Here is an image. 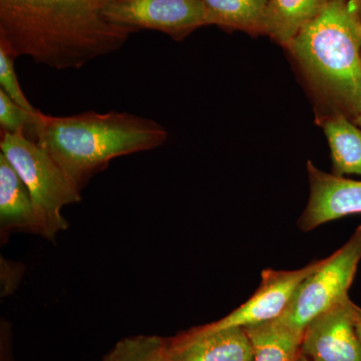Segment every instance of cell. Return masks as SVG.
Listing matches in <instances>:
<instances>
[{
    "label": "cell",
    "mask_w": 361,
    "mask_h": 361,
    "mask_svg": "<svg viewBox=\"0 0 361 361\" xmlns=\"http://www.w3.org/2000/svg\"><path fill=\"white\" fill-rule=\"evenodd\" d=\"M104 16L132 32L155 30L175 40L209 25L202 0H108Z\"/></svg>",
    "instance_id": "6"
},
{
    "label": "cell",
    "mask_w": 361,
    "mask_h": 361,
    "mask_svg": "<svg viewBox=\"0 0 361 361\" xmlns=\"http://www.w3.org/2000/svg\"><path fill=\"white\" fill-rule=\"evenodd\" d=\"M356 331H357L358 337H360L361 341V313L358 315L357 319L355 322Z\"/></svg>",
    "instance_id": "20"
},
{
    "label": "cell",
    "mask_w": 361,
    "mask_h": 361,
    "mask_svg": "<svg viewBox=\"0 0 361 361\" xmlns=\"http://www.w3.org/2000/svg\"><path fill=\"white\" fill-rule=\"evenodd\" d=\"M360 313L348 297L318 315L304 330L301 353L311 361H361L355 327Z\"/></svg>",
    "instance_id": "8"
},
{
    "label": "cell",
    "mask_w": 361,
    "mask_h": 361,
    "mask_svg": "<svg viewBox=\"0 0 361 361\" xmlns=\"http://www.w3.org/2000/svg\"><path fill=\"white\" fill-rule=\"evenodd\" d=\"M167 341L156 336L126 337L102 361H165Z\"/></svg>",
    "instance_id": "16"
},
{
    "label": "cell",
    "mask_w": 361,
    "mask_h": 361,
    "mask_svg": "<svg viewBox=\"0 0 361 361\" xmlns=\"http://www.w3.org/2000/svg\"><path fill=\"white\" fill-rule=\"evenodd\" d=\"M348 1L350 6H353L358 20L361 21V0H348Z\"/></svg>",
    "instance_id": "19"
},
{
    "label": "cell",
    "mask_w": 361,
    "mask_h": 361,
    "mask_svg": "<svg viewBox=\"0 0 361 361\" xmlns=\"http://www.w3.org/2000/svg\"><path fill=\"white\" fill-rule=\"evenodd\" d=\"M244 329L253 348V361H294L300 355L303 334L278 318Z\"/></svg>",
    "instance_id": "14"
},
{
    "label": "cell",
    "mask_w": 361,
    "mask_h": 361,
    "mask_svg": "<svg viewBox=\"0 0 361 361\" xmlns=\"http://www.w3.org/2000/svg\"><path fill=\"white\" fill-rule=\"evenodd\" d=\"M355 123H356V125L358 126V127L360 128L361 129V115L360 116H358L357 118H356V120L355 121Z\"/></svg>",
    "instance_id": "22"
},
{
    "label": "cell",
    "mask_w": 361,
    "mask_h": 361,
    "mask_svg": "<svg viewBox=\"0 0 361 361\" xmlns=\"http://www.w3.org/2000/svg\"><path fill=\"white\" fill-rule=\"evenodd\" d=\"M361 260V226L348 241L322 263L297 287L278 319L303 334L315 317L348 298Z\"/></svg>",
    "instance_id": "5"
},
{
    "label": "cell",
    "mask_w": 361,
    "mask_h": 361,
    "mask_svg": "<svg viewBox=\"0 0 361 361\" xmlns=\"http://www.w3.org/2000/svg\"><path fill=\"white\" fill-rule=\"evenodd\" d=\"M357 32L360 33L361 37V21L360 20L357 21Z\"/></svg>",
    "instance_id": "23"
},
{
    "label": "cell",
    "mask_w": 361,
    "mask_h": 361,
    "mask_svg": "<svg viewBox=\"0 0 361 361\" xmlns=\"http://www.w3.org/2000/svg\"><path fill=\"white\" fill-rule=\"evenodd\" d=\"M294 361H311V360H310V358L306 357V356L304 355L302 353H300V355L297 356L296 360Z\"/></svg>",
    "instance_id": "21"
},
{
    "label": "cell",
    "mask_w": 361,
    "mask_h": 361,
    "mask_svg": "<svg viewBox=\"0 0 361 361\" xmlns=\"http://www.w3.org/2000/svg\"><path fill=\"white\" fill-rule=\"evenodd\" d=\"M0 149L30 192L39 234L54 239L68 227L61 210L80 201V189L45 149L25 134L1 133Z\"/></svg>",
    "instance_id": "4"
},
{
    "label": "cell",
    "mask_w": 361,
    "mask_h": 361,
    "mask_svg": "<svg viewBox=\"0 0 361 361\" xmlns=\"http://www.w3.org/2000/svg\"><path fill=\"white\" fill-rule=\"evenodd\" d=\"M37 111H30L13 101L4 90L0 89V128L1 133L32 135L37 120Z\"/></svg>",
    "instance_id": "17"
},
{
    "label": "cell",
    "mask_w": 361,
    "mask_h": 361,
    "mask_svg": "<svg viewBox=\"0 0 361 361\" xmlns=\"http://www.w3.org/2000/svg\"><path fill=\"white\" fill-rule=\"evenodd\" d=\"M310 197L298 226L311 231L324 223L361 214V180L326 174L307 163Z\"/></svg>",
    "instance_id": "9"
},
{
    "label": "cell",
    "mask_w": 361,
    "mask_h": 361,
    "mask_svg": "<svg viewBox=\"0 0 361 361\" xmlns=\"http://www.w3.org/2000/svg\"><path fill=\"white\" fill-rule=\"evenodd\" d=\"M108 0H0V44L54 70L80 68L122 49L130 30L104 16Z\"/></svg>",
    "instance_id": "1"
},
{
    "label": "cell",
    "mask_w": 361,
    "mask_h": 361,
    "mask_svg": "<svg viewBox=\"0 0 361 361\" xmlns=\"http://www.w3.org/2000/svg\"><path fill=\"white\" fill-rule=\"evenodd\" d=\"M348 0H330L286 49L313 94L329 109L355 122L361 115V37Z\"/></svg>",
    "instance_id": "3"
},
{
    "label": "cell",
    "mask_w": 361,
    "mask_h": 361,
    "mask_svg": "<svg viewBox=\"0 0 361 361\" xmlns=\"http://www.w3.org/2000/svg\"><path fill=\"white\" fill-rule=\"evenodd\" d=\"M209 25L226 30L262 35L263 20L269 0H202Z\"/></svg>",
    "instance_id": "15"
},
{
    "label": "cell",
    "mask_w": 361,
    "mask_h": 361,
    "mask_svg": "<svg viewBox=\"0 0 361 361\" xmlns=\"http://www.w3.org/2000/svg\"><path fill=\"white\" fill-rule=\"evenodd\" d=\"M30 139L44 149L78 189L118 157L149 151L168 139L163 126L129 113L87 111L70 116L39 111Z\"/></svg>",
    "instance_id": "2"
},
{
    "label": "cell",
    "mask_w": 361,
    "mask_h": 361,
    "mask_svg": "<svg viewBox=\"0 0 361 361\" xmlns=\"http://www.w3.org/2000/svg\"><path fill=\"white\" fill-rule=\"evenodd\" d=\"M320 263L322 260L315 261L297 270L263 271L257 290L245 303L222 319L194 329L199 332H212L234 327L245 329L277 319L283 314L297 287Z\"/></svg>",
    "instance_id": "7"
},
{
    "label": "cell",
    "mask_w": 361,
    "mask_h": 361,
    "mask_svg": "<svg viewBox=\"0 0 361 361\" xmlns=\"http://www.w3.org/2000/svg\"><path fill=\"white\" fill-rule=\"evenodd\" d=\"M0 224L2 230L39 233L30 192L6 157L0 153Z\"/></svg>",
    "instance_id": "11"
},
{
    "label": "cell",
    "mask_w": 361,
    "mask_h": 361,
    "mask_svg": "<svg viewBox=\"0 0 361 361\" xmlns=\"http://www.w3.org/2000/svg\"><path fill=\"white\" fill-rule=\"evenodd\" d=\"M322 129L329 142L336 176H361V129L341 114H330L320 118Z\"/></svg>",
    "instance_id": "13"
},
{
    "label": "cell",
    "mask_w": 361,
    "mask_h": 361,
    "mask_svg": "<svg viewBox=\"0 0 361 361\" xmlns=\"http://www.w3.org/2000/svg\"><path fill=\"white\" fill-rule=\"evenodd\" d=\"M16 59L4 44H0V89L4 90L7 96L25 110L37 111V109L33 108L21 90L14 68Z\"/></svg>",
    "instance_id": "18"
},
{
    "label": "cell",
    "mask_w": 361,
    "mask_h": 361,
    "mask_svg": "<svg viewBox=\"0 0 361 361\" xmlns=\"http://www.w3.org/2000/svg\"><path fill=\"white\" fill-rule=\"evenodd\" d=\"M330 0H269L263 20L262 35L286 49L310 21L319 16Z\"/></svg>",
    "instance_id": "12"
},
{
    "label": "cell",
    "mask_w": 361,
    "mask_h": 361,
    "mask_svg": "<svg viewBox=\"0 0 361 361\" xmlns=\"http://www.w3.org/2000/svg\"><path fill=\"white\" fill-rule=\"evenodd\" d=\"M165 361H253V348L245 329L212 332L194 329L166 338Z\"/></svg>",
    "instance_id": "10"
}]
</instances>
